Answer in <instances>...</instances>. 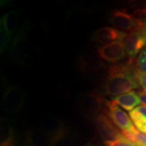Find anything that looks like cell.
Listing matches in <instances>:
<instances>
[{
  "label": "cell",
  "instance_id": "1",
  "mask_svg": "<svg viewBox=\"0 0 146 146\" xmlns=\"http://www.w3.org/2000/svg\"><path fill=\"white\" fill-rule=\"evenodd\" d=\"M135 58L111 66L104 84L105 94L116 97L138 89L140 85L135 74Z\"/></svg>",
  "mask_w": 146,
  "mask_h": 146
},
{
  "label": "cell",
  "instance_id": "2",
  "mask_svg": "<svg viewBox=\"0 0 146 146\" xmlns=\"http://www.w3.org/2000/svg\"><path fill=\"white\" fill-rule=\"evenodd\" d=\"M106 106L108 111L106 114L108 117L115 125L122 130V131L133 133L137 129L133 123L130 116L127 115L125 111L120 109V108L112 100L108 102Z\"/></svg>",
  "mask_w": 146,
  "mask_h": 146
},
{
  "label": "cell",
  "instance_id": "3",
  "mask_svg": "<svg viewBox=\"0 0 146 146\" xmlns=\"http://www.w3.org/2000/svg\"><path fill=\"white\" fill-rule=\"evenodd\" d=\"M110 23L116 28L126 31H132L141 26V22L134 14L124 9L115 10L111 14Z\"/></svg>",
  "mask_w": 146,
  "mask_h": 146
},
{
  "label": "cell",
  "instance_id": "4",
  "mask_svg": "<svg viewBox=\"0 0 146 146\" xmlns=\"http://www.w3.org/2000/svg\"><path fill=\"white\" fill-rule=\"evenodd\" d=\"M127 56L130 59H134L146 46V36L140 27H138L128 34L124 41Z\"/></svg>",
  "mask_w": 146,
  "mask_h": 146
},
{
  "label": "cell",
  "instance_id": "5",
  "mask_svg": "<svg viewBox=\"0 0 146 146\" xmlns=\"http://www.w3.org/2000/svg\"><path fill=\"white\" fill-rule=\"evenodd\" d=\"M96 125L100 136L104 142L114 141L124 136L122 132L116 129L114 124L106 113H102L97 116Z\"/></svg>",
  "mask_w": 146,
  "mask_h": 146
},
{
  "label": "cell",
  "instance_id": "6",
  "mask_svg": "<svg viewBox=\"0 0 146 146\" xmlns=\"http://www.w3.org/2000/svg\"><path fill=\"white\" fill-rule=\"evenodd\" d=\"M25 97V95L21 89L15 86H10L3 93L1 106L5 110L16 111L23 106Z\"/></svg>",
  "mask_w": 146,
  "mask_h": 146
},
{
  "label": "cell",
  "instance_id": "7",
  "mask_svg": "<svg viewBox=\"0 0 146 146\" xmlns=\"http://www.w3.org/2000/svg\"><path fill=\"white\" fill-rule=\"evenodd\" d=\"M100 57L109 62L115 63L120 61L127 56L124 41H118L98 47Z\"/></svg>",
  "mask_w": 146,
  "mask_h": 146
},
{
  "label": "cell",
  "instance_id": "8",
  "mask_svg": "<svg viewBox=\"0 0 146 146\" xmlns=\"http://www.w3.org/2000/svg\"><path fill=\"white\" fill-rule=\"evenodd\" d=\"M128 33L112 28L102 27L96 31L94 35V40L97 43L102 45H108L118 41H124L127 38Z\"/></svg>",
  "mask_w": 146,
  "mask_h": 146
},
{
  "label": "cell",
  "instance_id": "9",
  "mask_svg": "<svg viewBox=\"0 0 146 146\" xmlns=\"http://www.w3.org/2000/svg\"><path fill=\"white\" fill-rule=\"evenodd\" d=\"M17 13L10 11L5 14L1 19V51L6 47L16 29Z\"/></svg>",
  "mask_w": 146,
  "mask_h": 146
},
{
  "label": "cell",
  "instance_id": "10",
  "mask_svg": "<svg viewBox=\"0 0 146 146\" xmlns=\"http://www.w3.org/2000/svg\"><path fill=\"white\" fill-rule=\"evenodd\" d=\"M104 102V98L100 93H89L83 98L81 106L87 114H98L101 110Z\"/></svg>",
  "mask_w": 146,
  "mask_h": 146
},
{
  "label": "cell",
  "instance_id": "11",
  "mask_svg": "<svg viewBox=\"0 0 146 146\" xmlns=\"http://www.w3.org/2000/svg\"><path fill=\"white\" fill-rule=\"evenodd\" d=\"M112 100L129 112L133 110L135 108H136L137 106L141 104L139 97L138 96L137 93L135 91H131L120 96L113 97Z\"/></svg>",
  "mask_w": 146,
  "mask_h": 146
},
{
  "label": "cell",
  "instance_id": "12",
  "mask_svg": "<svg viewBox=\"0 0 146 146\" xmlns=\"http://www.w3.org/2000/svg\"><path fill=\"white\" fill-rule=\"evenodd\" d=\"M129 116L136 129L146 134V106H137L129 112Z\"/></svg>",
  "mask_w": 146,
  "mask_h": 146
},
{
  "label": "cell",
  "instance_id": "13",
  "mask_svg": "<svg viewBox=\"0 0 146 146\" xmlns=\"http://www.w3.org/2000/svg\"><path fill=\"white\" fill-rule=\"evenodd\" d=\"M14 145V133L11 127L3 124L1 126V146Z\"/></svg>",
  "mask_w": 146,
  "mask_h": 146
},
{
  "label": "cell",
  "instance_id": "14",
  "mask_svg": "<svg viewBox=\"0 0 146 146\" xmlns=\"http://www.w3.org/2000/svg\"><path fill=\"white\" fill-rule=\"evenodd\" d=\"M126 138L139 146H146V134L139 132L138 130L133 133L122 131Z\"/></svg>",
  "mask_w": 146,
  "mask_h": 146
},
{
  "label": "cell",
  "instance_id": "15",
  "mask_svg": "<svg viewBox=\"0 0 146 146\" xmlns=\"http://www.w3.org/2000/svg\"><path fill=\"white\" fill-rule=\"evenodd\" d=\"M135 68L139 72L146 73V46L140 52L135 60Z\"/></svg>",
  "mask_w": 146,
  "mask_h": 146
},
{
  "label": "cell",
  "instance_id": "16",
  "mask_svg": "<svg viewBox=\"0 0 146 146\" xmlns=\"http://www.w3.org/2000/svg\"><path fill=\"white\" fill-rule=\"evenodd\" d=\"M104 143L106 146H139L137 144L129 141L125 136L114 141H106Z\"/></svg>",
  "mask_w": 146,
  "mask_h": 146
},
{
  "label": "cell",
  "instance_id": "17",
  "mask_svg": "<svg viewBox=\"0 0 146 146\" xmlns=\"http://www.w3.org/2000/svg\"><path fill=\"white\" fill-rule=\"evenodd\" d=\"M134 15L141 22V26L139 27L146 36V8L137 10Z\"/></svg>",
  "mask_w": 146,
  "mask_h": 146
},
{
  "label": "cell",
  "instance_id": "18",
  "mask_svg": "<svg viewBox=\"0 0 146 146\" xmlns=\"http://www.w3.org/2000/svg\"><path fill=\"white\" fill-rule=\"evenodd\" d=\"M135 76L139 82V84L146 92V73H143L135 69Z\"/></svg>",
  "mask_w": 146,
  "mask_h": 146
},
{
  "label": "cell",
  "instance_id": "19",
  "mask_svg": "<svg viewBox=\"0 0 146 146\" xmlns=\"http://www.w3.org/2000/svg\"><path fill=\"white\" fill-rule=\"evenodd\" d=\"M137 95L139 97L141 104H143L144 106H146V92L144 90H139L137 91Z\"/></svg>",
  "mask_w": 146,
  "mask_h": 146
},
{
  "label": "cell",
  "instance_id": "20",
  "mask_svg": "<svg viewBox=\"0 0 146 146\" xmlns=\"http://www.w3.org/2000/svg\"><path fill=\"white\" fill-rule=\"evenodd\" d=\"M83 146H98V145H96V144H94V143H87V144H86V145H85Z\"/></svg>",
  "mask_w": 146,
  "mask_h": 146
}]
</instances>
